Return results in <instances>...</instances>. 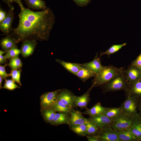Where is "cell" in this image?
Returning a JSON list of instances; mask_svg holds the SVG:
<instances>
[{"instance_id":"cell-26","label":"cell","mask_w":141,"mask_h":141,"mask_svg":"<svg viewBox=\"0 0 141 141\" xmlns=\"http://www.w3.org/2000/svg\"><path fill=\"white\" fill-rule=\"evenodd\" d=\"M85 124L86 127L87 135H94L98 133L100 129L98 126L90 121L88 119L86 118Z\"/></svg>"},{"instance_id":"cell-13","label":"cell","mask_w":141,"mask_h":141,"mask_svg":"<svg viewBox=\"0 0 141 141\" xmlns=\"http://www.w3.org/2000/svg\"><path fill=\"white\" fill-rule=\"evenodd\" d=\"M86 118H84L82 113L78 110L72 109L69 113V126H75L85 124Z\"/></svg>"},{"instance_id":"cell-44","label":"cell","mask_w":141,"mask_h":141,"mask_svg":"<svg viewBox=\"0 0 141 141\" xmlns=\"http://www.w3.org/2000/svg\"><path fill=\"white\" fill-rule=\"evenodd\" d=\"M140 71H141V69H140Z\"/></svg>"},{"instance_id":"cell-14","label":"cell","mask_w":141,"mask_h":141,"mask_svg":"<svg viewBox=\"0 0 141 141\" xmlns=\"http://www.w3.org/2000/svg\"><path fill=\"white\" fill-rule=\"evenodd\" d=\"M124 91L126 96L130 95L139 98H141V79L136 82L129 83Z\"/></svg>"},{"instance_id":"cell-28","label":"cell","mask_w":141,"mask_h":141,"mask_svg":"<svg viewBox=\"0 0 141 141\" xmlns=\"http://www.w3.org/2000/svg\"><path fill=\"white\" fill-rule=\"evenodd\" d=\"M22 63L19 56L14 57L10 59L7 66L9 67L11 70L21 69L22 67Z\"/></svg>"},{"instance_id":"cell-36","label":"cell","mask_w":141,"mask_h":141,"mask_svg":"<svg viewBox=\"0 0 141 141\" xmlns=\"http://www.w3.org/2000/svg\"><path fill=\"white\" fill-rule=\"evenodd\" d=\"M130 65L141 69V52L136 58L131 62Z\"/></svg>"},{"instance_id":"cell-29","label":"cell","mask_w":141,"mask_h":141,"mask_svg":"<svg viewBox=\"0 0 141 141\" xmlns=\"http://www.w3.org/2000/svg\"><path fill=\"white\" fill-rule=\"evenodd\" d=\"M69 127L72 131L78 135L83 136H87L86 127L85 124Z\"/></svg>"},{"instance_id":"cell-6","label":"cell","mask_w":141,"mask_h":141,"mask_svg":"<svg viewBox=\"0 0 141 141\" xmlns=\"http://www.w3.org/2000/svg\"><path fill=\"white\" fill-rule=\"evenodd\" d=\"M99 141H119L118 131L109 127L100 129L98 133L96 135Z\"/></svg>"},{"instance_id":"cell-16","label":"cell","mask_w":141,"mask_h":141,"mask_svg":"<svg viewBox=\"0 0 141 141\" xmlns=\"http://www.w3.org/2000/svg\"><path fill=\"white\" fill-rule=\"evenodd\" d=\"M130 129L139 141H141V116L138 113L133 115Z\"/></svg>"},{"instance_id":"cell-8","label":"cell","mask_w":141,"mask_h":141,"mask_svg":"<svg viewBox=\"0 0 141 141\" xmlns=\"http://www.w3.org/2000/svg\"><path fill=\"white\" fill-rule=\"evenodd\" d=\"M14 10L13 6L10 7L6 18L0 23V30L6 35L9 34L13 28L12 25L14 18Z\"/></svg>"},{"instance_id":"cell-5","label":"cell","mask_w":141,"mask_h":141,"mask_svg":"<svg viewBox=\"0 0 141 141\" xmlns=\"http://www.w3.org/2000/svg\"><path fill=\"white\" fill-rule=\"evenodd\" d=\"M126 99L122 103L120 107L124 113L133 116L137 114L139 98L132 96H126Z\"/></svg>"},{"instance_id":"cell-1","label":"cell","mask_w":141,"mask_h":141,"mask_svg":"<svg viewBox=\"0 0 141 141\" xmlns=\"http://www.w3.org/2000/svg\"><path fill=\"white\" fill-rule=\"evenodd\" d=\"M20 7L19 22L9 34L17 43L26 40H47L55 22L54 14L48 8L39 11L25 7L21 0H14Z\"/></svg>"},{"instance_id":"cell-35","label":"cell","mask_w":141,"mask_h":141,"mask_svg":"<svg viewBox=\"0 0 141 141\" xmlns=\"http://www.w3.org/2000/svg\"><path fill=\"white\" fill-rule=\"evenodd\" d=\"M7 64L6 63L3 65L1 64L0 65V76L3 79H6L9 76V74L7 73L5 70V67L7 66Z\"/></svg>"},{"instance_id":"cell-42","label":"cell","mask_w":141,"mask_h":141,"mask_svg":"<svg viewBox=\"0 0 141 141\" xmlns=\"http://www.w3.org/2000/svg\"><path fill=\"white\" fill-rule=\"evenodd\" d=\"M2 1L8 4L9 8L12 6L11 4L13 3L14 1V0H2Z\"/></svg>"},{"instance_id":"cell-43","label":"cell","mask_w":141,"mask_h":141,"mask_svg":"<svg viewBox=\"0 0 141 141\" xmlns=\"http://www.w3.org/2000/svg\"><path fill=\"white\" fill-rule=\"evenodd\" d=\"M3 79L1 76H0V89L2 88V82Z\"/></svg>"},{"instance_id":"cell-27","label":"cell","mask_w":141,"mask_h":141,"mask_svg":"<svg viewBox=\"0 0 141 141\" xmlns=\"http://www.w3.org/2000/svg\"><path fill=\"white\" fill-rule=\"evenodd\" d=\"M51 108L54 109L56 111L68 114L73 109L68 107L57 99Z\"/></svg>"},{"instance_id":"cell-24","label":"cell","mask_w":141,"mask_h":141,"mask_svg":"<svg viewBox=\"0 0 141 141\" xmlns=\"http://www.w3.org/2000/svg\"><path fill=\"white\" fill-rule=\"evenodd\" d=\"M81 65V68L76 75L82 81L85 82L90 78L95 76V74L90 69L86 67Z\"/></svg>"},{"instance_id":"cell-37","label":"cell","mask_w":141,"mask_h":141,"mask_svg":"<svg viewBox=\"0 0 141 141\" xmlns=\"http://www.w3.org/2000/svg\"><path fill=\"white\" fill-rule=\"evenodd\" d=\"M78 5L83 6L86 5L91 0H73Z\"/></svg>"},{"instance_id":"cell-18","label":"cell","mask_w":141,"mask_h":141,"mask_svg":"<svg viewBox=\"0 0 141 141\" xmlns=\"http://www.w3.org/2000/svg\"><path fill=\"white\" fill-rule=\"evenodd\" d=\"M107 108L102 106L100 102H98L91 108L86 109L82 114L90 117L96 116L104 114Z\"/></svg>"},{"instance_id":"cell-34","label":"cell","mask_w":141,"mask_h":141,"mask_svg":"<svg viewBox=\"0 0 141 141\" xmlns=\"http://www.w3.org/2000/svg\"><path fill=\"white\" fill-rule=\"evenodd\" d=\"M4 79V83L2 88L10 90H13L16 88H20L12 79Z\"/></svg>"},{"instance_id":"cell-9","label":"cell","mask_w":141,"mask_h":141,"mask_svg":"<svg viewBox=\"0 0 141 141\" xmlns=\"http://www.w3.org/2000/svg\"><path fill=\"white\" fill-rule=\"evenodd\" d=\"M75 95L69 90L66 89L60 90L58 93L57 99L69 108L73 109L74 105Z\"/></svg>"},{"instance_id":"cell-3","label":"cell","mask_w":141,"mask_h":141,"mask_svg":"<svg viewBox=\"0 0 141 141\" xmlns=\"http://www.w3.org/2000/svg\"><path fill=\"white\" fill-rule=\"evenodd\" d=\"M124 70L102 86L104 93L121 90L125 91L129 83L125 77Z\"/></svg>"},{"instance_id":"cell-25","label":"cell","mask_w":141,"mask_h":141,"mask_svg":"<svg viewBox=\"0 0 141 141\" xmlns=\"http://www.w3.org/2000/svg\"><path fill=\"white\" fill-rule=\"evenodd\" d=\"M123 113L120 106L119 107L107 108L104 114L108 117L113 119Z\"/></svg>"},{"instance_id":"cell-7","label":"cell","mask_w":141,"mask_h":141,"mask_svg":"<svg viewBox=\"0 0 141 141\" xmlns=\"http://www.w3.org/2000/svg\"><path fill=\"white\" fill-rule=\"evenodd\" d=\"M60 90H58L52 92H47L41 96L40 105L43 109L51 108L57 100V95Z\"/></svg>"},{"instance_id":"cell-21","label":"cell","mask_w":141,"mask_h":141,"mask_svg":"<svg viewBox=\"0 0 141 141\" xmlns=\"http://www.w3.org/2000/svg\"><path fill=\"white\" fill-rule=\"evenodd\" d=\"M119 141H139L130 128L118 131Z\"/></svg>"},{"instance_id":"cell-32","label":"cell","mask_w":141,"mask_h":141,"mask_svg":"<svg viewBox=\"0 0 141 141\" xmlns=\"http://www.w3.org/2000/svg\"><path fill=\"white\" fill-rule=\"evenodd\" d=\"M22 69H16L11 70L9 74V76L11 77V79L15 82L19 84L21 86L20 78Z\"/></svg>"},{"instance_id":"cell-31","label":"cell","mask_w":141,"mask_h":141,"mask_svg":"<svg viewBox=\"0 0 141 141\" xmlns=\"http://www.w3.org/2000/svg\"><path fill=\"white\" fill-rule=\"evenodd\" d=\"M44 110L43 115L44 118L47 122L51 123L56 113V111L52 108H47Z\"/></svg>"},{"instance_id":"cell-4","label":"cell","mask_w":141,"mask_h":141,"mask_svg":"<svg viewBox=\"0 0 141 141\" xmlns=\"http://www.w3.org/2000/svg\"><path fill=\"white\" fill-rule=\"evenodd\" d=\"M133 116L123 113L113 119L111 127L118 131L130 128L132 124Z\"/></svg>"},{"instance_id":"cell-39","label":"cell","mask_w":141,"mask_h":141,"mask_svg":"<svg viewBox=\"0 0 141 141\" xmlns=\"http://www.w3.org/2000/svg\"><path fill=\"white\" fill-rule=\"evenodd\" d=\"M7 14V13L5 11L0 8V23L5 19Z\"/></svg>"},{"instance_id":"cell-20","label":"cell","mask_w":141,"mask_h":141,"mask_svg":"<svg viewBox=\"0 0 141 141\" xmlns=\"http://www.w3.org/2000/svg\"><path fill=\"white\" fill-rule=\"evenodd\" d=\"M55 60L66 70L75 75L81 67L80 64L66 62L59 59H57Z\"/></svg>"},{"instance_id":"cell-33","label":"cell","mask_w":141,"mask_h":141,"mask_svg":"<svg viewBox=\"0 0 141 141\" xmlns=\"http://www.w3.org/2000/svg\"><path fill=\"white\" fill-rule=\"evenodd\" d=\"M4 55V57L7 59H9L11 58L19 56L21 54L20 49L17 47L13 48L7 51Z\"/></svg>"},{"instance_id":"cell-15","label":"cell","mask_w":141,"mask_h":141,"mask_svg":"<svg viewBox=\"0 0 141 141\" xmlns=\"http://www.w3.org/2000/svg\"><path fill=\"white\" fill-rule=\"evenodd\" d=\"M92 88L91 86L86 92L80 96L75 95L74 100V106L79 107L81 109H87V105L90 100V93Z\"/></svg>"},{"instance_id":"cell-30","label":"cell","mask_w":141,"mask_h":141,"mask_svg":"<svg viewBox=\"0 0 141 141\" xmlns=\"http://www.w3.org/2000/svg\"><path fill=\"white\" fill-rule=\"evenodd\" d=\"M126 44V43H124L122 44L113 45L105 51L101 52L100 56L104 55L109 56L118 51Z\"/></svg>"},{"instance_id":"cell-17","label":"cell","mask_w":141,"mask_h":141,"mask_svg":"<svg viewBox=\"0 0 141 141\" xmlns=\"http://www.w3.org/2000/svg\"><path fill=\"white\" fill-rule=\"evenodd\" d=\"M17 43L15 39L8 34L1 39L0 45L3 50L6 52L13 48L17 47Z\"/></svg>"},{"instance_id":"cell-12","label":"cell","mask_w":141,"mask_h":141,"mask_svg":"<svg viewBox=\"0 0 141 141\" xmlns=\"http://www.w3.org/2000/svg\"><path fill=\"white\" fill-rule=\"evenodd\" d=\"M37 43V41L34 40H26L23 41L20 49L22 56L26 58L31 55L33 53Z\"/></svg>"},{"instance_id":"cell-19","label":"cell","mask_w":141,"mask_h":141,"mask_svg":"<svg viewBox=\"0 0 141 141\" xmlns=\"http://www.w3.org/2000/svg\"><path fill=\"white\" fill-rule=\"evenodd\" d=\"M80 64L89 68L96 75L99 72L103 66L101 64L99 58L98 57L97 55L91 61Z\"/></svg>"},{"instance_id":"cell-11","label":"cell","mask_w":141,"mask_h":141,"mask_svg":"<svg viewBox=\"0 0 141 141\" xmlns=\"http://www.w3.org/2000/svg\"><path fill=\"white\" fill-rule=\"evenodd\" d=\"M88 119L98 126L100 129L111 127L113 120L104 114L94 116H90Z\"/></svg>"},{"instance_id":"cell-40","label":"cell","mask_w":141,"mask_h":141,"mask_svg":"<svg viewBox=\"0 0 141 141\" xmlns=\"http://www.w3.org/2000/svg\"><path fill=\"white\" fill-rule=\"evenodd\" d=\"M86 137L89 141H99L98 138L96 135H87Z\"/></svg>"},{"instance_id":"cell-41","label":"cell","mask_w":141,"mask_h":141,"mask_svg":"<svg viewBox=\"0 0 141 141\" xmlns=\"http://www.w3.org/2000/svg\"><path fill=\"white\" fill-rule=\"evenodd\" d=\"M138 111V113L141 116V98L139 99Z\"/></svg>"},{"instance_id":"cell-10","label":"cell","mask_w":141,"mask_h":141,"mask_svg":"<svg viewBox=\"0 0 141 141\" xmlns=\"http://www.w3.org/2000/svg\"><path fill=\"white\" fill-rule=\"evenodd\" d=\"M124 73L129 84L141 79L140 69L134 66L130 65L127 68L124 69Z\"/></svg>"},{"instance_id":"cell-2","label":"cell","mask_w":141,"mask_h":141,"mask_svg":"<svg viewBox=\"0 0 141 141\" xmlns=\"http://www.w3.org/2000/svg\"><path fill=\"white\" fill-rule=\"evenodd\" d=\"M124 69L116 67L113 65L103 66L96 74L92 81L91 87L102 86L105 84L115 76L122 72Z\"/></svg>"},{"instance_id":"cell-38","label":"cell","mask_w":141,"mask_h":141,"mask_svg":"<svg viewBox=\"0 0 141 141\" xmlns=\"http://www.w3.org/2000/svg\"><path fill=\"white\" fill-rule=\"evenodd\" d=\"M5 53L3 50H0V64L5 63L7 62V59L3 54Z\"/></svg>"},{"instance_id":"cell-23","label":"cell","mask_w":141,"mask_h":141,"mask_svg":"<svg viewBox=\"0 0 141 141\" xmlns=\"http://www.w3.org/2000/svg\"><path fill=\"white\" fill-rule=\"evenodd\" d=\"M69 118V114L62 112L56 113L51 124L55 125L63 124H68Z\"/></svg>"},{"instance_id":"cell-22","label":"cell","mask_w":141,"mask_h":141,"mask_svg":"<svg viewBox=\"0 0 141 141\" xmlns=\"http://www.w3.org/2000/svg\"><path fill=\"white\" fill-rule=\"evenodd\" d=\"M29 9L44 10L47 8L45 2L43 0H24Z\"/></svg>"}]
</instances>
